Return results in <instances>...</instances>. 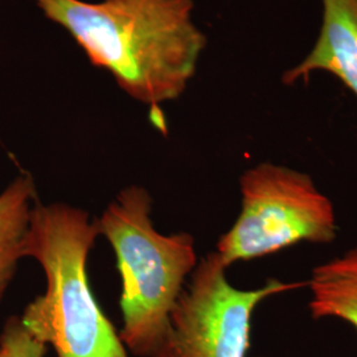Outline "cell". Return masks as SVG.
<instances>
[{"label": "cell", "mask_w": 357, "mask_h": 357, "mask_svg": "<svg viewBox=\"0 0 357 357\" xmlns=\"http://www.w3.org/2000/svg\"><path fill=\"white\" fill-rule=\"evenodd\" d=\"M47 345L26 331L20 317H11L0 333V357H45Z\"/></svg>", "instance_id": "9"}, {"label": "cell", "mask_w": 357, "mask_h": 357, "mask_svg": "<svg viewBox=\"0 0 357 357\" xmlns=\"http://www.w3.org/2000/svg\"><path fill=\"white\" fill-rule=\"evenodd\" d=\"M323 23L315 47L286 72L284 84L324 70L337 77L357 97V0H321Z\"/></svg>", "instance_id": "6"}, {"label": "cell", "mask_w": 357, "mask_h": 357, "mask_svg": "<svg viewBox=\"0 0 357 357\" xmlns=\"http://www.w3.org/2000/svg\"><path fill=\"white\" fill-rule=\"evenodd\" d=\"M132 98L156 106L187 88L206 38L191 0H35Z\"/></svg>", "instance_id": "1"}, {"label": "cell", "mask_w": 357, "mask_h": 357, "mask_svg": "<svg viewBox=\"0 0 357 357\" xmlns=\"http://www.w3.org/2000/svg\"><path fill=\"white\" fill-rule=\"evenodd\" d=\"M36 200V185L28 174L17 176L0 193V301L24 258V240Z\"/></svg>", "instance_id": "8"}, {"label": "cell", "mask_w": 357, "mask_h": 357, "mask_svg": "<svg viewBox=\"0 0 357 357\" xmlns=\"http://www.w3.org/2000/svg\"><path fill=\"white\" fill-rule=\"evenodd\" d=\"M306 286L314 319L343 320L357 332V246L314 268Z\"/></svg>", "instance_id": "7"}, {"label": "cell", "mask_w": 357, "mask_h": 357, "mask_svg": "<svg viewBox=\"0 0 357 357\" xmlns=\"http://www.w3.org/2000/svg\"><path fill=\"white\" fill-rule=\"evenodd\" d=\"M240 191L241 212L216 246L228 268L298 243L327 245L337 237L331 199L305 172L259 163L241 175Z\"/></svg>", "instance_id": "4"}, {"label": "cell", "mask_w": 357, "mask_h": 357, "mask_svg": "<svg viewBox=\"0 0 357 357\" xmlns=\"http://www.w3.org/2000/svg\"><path fill=\"white\" fill-rule=\"evenodd\" d=\"M151 208L150 193L131 185L96 220L100 236L114 249L122 280L119 337L137 357H153L158 351L185 280L197 266L195 238L190 233H159Z\"/></svg>", "instance_id": "3"}, {"label": "cell", "mask_w": 357, "mask_h": 357, "mask_svg": "<svg viewBox=\"0 0 357 357\" xmlns=\"http://www.w3.org/2000/svg\"><path fill=\"white\" fill-rule=\"evenodd\" d=\"M98 236L96 220L84 209L38 200L32 206L23 255L41 265L47 289L20 320L57 357H130L88 281V255Z\"/></svg>", "instance_id": "2"}, {"label": "cell", "mask_w": 357, "mask_h": 357, "mask_svg": "<svg viewBox=\"0 0 357 357\" xmlns=\"http://www.w3.org/2000/svg\"><path fill=\"white\" fill-rule=\"evenodd\" d=\"M227 270L216 252L197 264L153 357H248L257 307L306 286L273 278L255 290H241L228 281Z\"/></svg>", "instance_id": "5"}]
</instances>
